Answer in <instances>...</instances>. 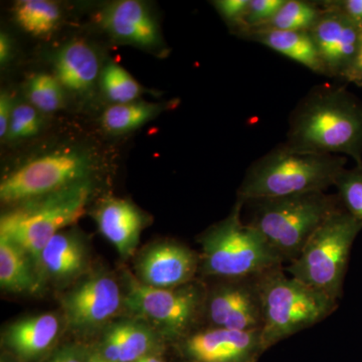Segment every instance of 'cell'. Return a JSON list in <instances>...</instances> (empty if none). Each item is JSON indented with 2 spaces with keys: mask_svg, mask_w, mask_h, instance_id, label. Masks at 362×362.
Instances as JSON below:
<instances>
[{
  "mask_svg": "<svg viewBox=\"0 0 362 362\" xmlns=\"http://www.w3.org/2000/svg\"><path fill=\"white\" fill-rule=\"evenodd\" d=\"M285 144L362 164V102L341 86H316L293 110Z\"/></svg>",
  "mask_w": 362,
  "mask_h": 362,
  "instance_id": "obj_1",
  "label": "cell"
},
{
  "mask_svg": "<svg viewBox=\"0 0 362 362\" xmlns=\"http://www.w3.org/2000/svg\"><path fill=\"white\" fill-rule=\"evenodd\" d=\"M247 225L258 230L284 263L301 254L314 233L333 214L343 209L337 194L304 192L245 202Z\"/></svg>",
  "mask_w": 362,
  "mask_h": 362,
  "instance_id": "obj_2",
  "label": "cell"
},
{
  "mask_svg": "<svg viewBox=\"0 0 362 362\" xmlns=\"http://www.w3.org/2000/svg\"><path fill=\"white\" fill-rule=\"evenodd\" d=\"M347 157L297 151L285 143L259 157L249 169L238 189L243 201L326 192L334 187Z\"/></svg>",
  "mask_w": 362,
  "mask_h": 362,
  "instance_id": "obj_3",
  "label": "cell"
},
{
  "mask_svg": "<svg viewBox=\"0 0 362 362\" xmlns=\"http://www.w3.org/2000/svg\"><path fill=\"white\" fill-rule=\"evenodd\" d=\"M245 202L237 199L232 211L199 238V273L204 277H256L284 265L261 233L243 220Z\"/></svg>",
  "mask_w": 362,
  "mask_h": 362,
  "instance_id": "obj_4",
  "label": "cell"
},
{
  "mask_svg": "<svg viewBox=\"0 0 362 362\" xmlns=\"http://www.w3.org/2000/svg\"><path fill=\"white\" fill-rule=\"evenodd\" d=\"M265 351L286 338L328 318L339 301L286 274L283 266L259 276Z\"/></svg>",
  "mask_w": 362,
  "mask_h": 362,
  "instance_id": "obj_5",
  "label": "cell"
},
{
  "mask_svg": "<svg viewBox=\"0 0 362 362\" xmlns=\"http://www.w3.org/2000/svg\"><path fill=\"white\" fill-rule=\"evenodd\" d=\"M92 192L90 180L14 204L0 218V237L25 250L37 267L45 245L82 218Z\"/></svg>",
  "mask_w": 362,
  "mask_h": 362,
  "instance_id": "obj_6",
  "label": "cell"
},
{
  "mask_svg": "<svg viewBox=\"0 0 362 362\" xmlns=\"http://www.w3.org/2000/svg\"><path fill=\"white\" fill-rule=\"evenodd\" d=\"M361 230V221L343 207L324 221L285 271L291 277L339 301L350 252Z\"/></svg>",
  "mask_w": 362,
  "mask_h": 362,
  "instance_id": "obj_7",
  "label": "cell"
},
{
  "mask_svg": "<svg viewBox=\"0 0 362 362\" xmlns=\"http://www.w3.org/2000/svg\"><path fill=\"white\" fill-rule=\"evenodd\" d=\"M94 168L84 150L65 149L30 159L0 182V199L18 204L90 180Z\"/></svg>",
  "mask_w": 362,
  "mask_h": 362,
  "instance_id": "obj_8",
  "label": "cell"
},
{
  "mask_svg": "<svg viewBox=\"0 0 362 362\" xmlns=\"http://www.w3.org/2000/svg\"><path fill=\"white\" fill-rule=\"evenodd\" d=\"M206 287L194 282L173 289H159L130 277L124 303L132 313L158 326L171 339L180 340L204 319Z\"/></svg>",
  "mask_w": 362,
  "mask_h": 362,
  "instance_id": "obj_9",
  "label": "cell"
},
{
  "mask_svg": "<svg viewBox=\"0 0 362 362\" xmlns=\"http://www.w3.org/2000/svg\"><path fill=\"white\" fill-rule=\"evenodd\" d=\"M261 276V275H259ZM259 276L218 278L206 289L204 319L209 326L252 331L263 327V301Z\"/></svg>",
  "mask_w": 362,
  "mask_h": 362,
  "instance_id": "obj_10",
  "label": "cell"
},
{
  "mask_svg": "<svg viewBox=\"0 0 362 362\" xmlns=\"http://www.w3.org/2000/svg\"><path fill=\"white\" fill-rule=\"evenodd\" d=\"M180 349L189 362H258L265 352L261 330L207 327L183 337Z\"/></svg>",
  "mask_w": 362,
  "mask_h": 362,
  "instance_id": "obj_11",
  "label": "cell"
},
{
  "mask_svg": "<svg viewBox=\"0 0 362 362\" xmlns=\"http://www.w3.org/2000/svg\"><path fill=\"white\" fill-rule=\"evenodd\" d=\"M320 6L322 13L309 33L326 76L343 78L356 59L362 30L330 1L320 2Z\"/></svg>",
  "mask_w": 362,
  "mask_h": 362,
  "instance_id": "obj_12",
  "label": "cell"
},
{
  "mask_svg": "<svg viewBox=\"0 0 362 362\" xmlns=\"http://www.w3.org/2000/svg\"><path fill=\"white\" fill-rule=\"evenodd\" d=\"M122 304L115 279L98 273L82 281L62 300L66 322L73 329H95L112 318Z\"/></svg>",
  "mask_w": 362,
  "mask_h": 362,
  "instance_id": "obj_13",
  "label": "cell"
},
{
  "mask_svg": "<svg viewBox=\"0 0 362 362\" xmlns=\"http://www.w3.org/2000/svg\"><path fill=\"white\" fill-rule=\"evenodd\" d=\"M98 23L112 39L152 52H165L160 28L148 7L137 0H120L104 7Z\"/></svg>",
  "mask_w": 362,
  "mask_h": 362,
  "instance_id": "obj_14",
  "label": "cell"
},
{
  "mask_svg": "<svg viewBox=\"0 0 362 362\" xmlns=\"http://www.w3.org/2000/svg\"><path fill=\"white\" fill-rule=\"evenodd\" d=\"M199 255L176 242H162L146 250L138 259V277L143 284L173 289L194 282L199 273Z\"/></svg>",
  "mask_w": 362,
  "mask_h": 362,
  "instance_id": "obj_15",
  "label": "cell"
},
{
  "mask_svg": "<svg viewBox=\"0 0 362 362\" xmlns=\"http://www.w3.org/2000/svg\"><path fill=\"white\" fill-rule=\"evenodd\" d=\"M95 220L100 233L123 258L134 252L146 223V218L135 204L121 199H108L102 202L95 213Z\"/></svg>",
  "mask_w": 362,
  "mask_h": 362,
  "instance_id": "obj_16",
  "label": "cell"
},
{
  "mask_svg": "<svg viewBox=\"0 0 362 362\" xmlns=\"http://www.w3.org/2000/svg\"><path fill=\"white\" fill-rule=\"evenodd\" d=\"M54 70L64 89L78 95L90 92L102 73L96 51L81 39L71 40L59 49Z\"/></svg>",
  "mask_w": 362,
  "mask_h": 362,
  "instance_id": "obj_17",
  "label": "cell"
},
{
  "mask_svg": "<svg viewBox=\"0 0 362 362\" xmlns=\"http://www.w3.org/2000/svg\"><path fill=\"white\" fill-rule=\"evenodd\" d=\"M88 263L89 254L84 240L77 233L61 232L45 245L37 269L42 277L64 283L82 275Z\"/></svg>",
  "mask_w": 362,
  "mask_h": 362,
  "instance_id": "obj_18",
  "label": "cell"
},
{
  "mask_svg": "<svg viewBox=\"0 0 362 362\" xmlns=\"http://www.w3.org/2000/svg\"><path fill=\"white\" fill-rule=\"evenodd\" d=\"M61 324L54 314H40L11 324L4 334L6 346L23 361L42 356L59 337Z\"/></svg>",
  "mask_w": 362,
  "mask_h": 362,
  "instance_id": "obj_19",
  "label": "cell"
},
{
  "mask_svg": "<svg viewBox=\"0 0 362 362\" xmlns=\"http://www.w3.org/2000/svg\"><path fill=\"white\" fill-rule=\"evenodd\" d=\"M156 343V334L148 326L121 321L107 329L98 354L110 362H135L148 356Z\"/></svg>",
  "mask_w": 362,
  "mask_h": 362,
  "instance_id": "obj_20",
  "label": "cell"
},
{
  "mask_svg": "<svg viewBox=\"0 0 362 362\" xmlns=\"http://www.w3.org/2000/svg\"><path fill=\"white\" fill-rule=\"evenodd\" d=\"M238 37L265 45L314 73L326 76L325 69L309 32L254 28L240 33Z\"/></svg>",
  "mask_w": 362,
  "mask_h": 362,
  "instance_id": "obj_21",
  "label": "cell"
},
{
  "mask_svg": "<svg viewBox=\"0 0 362 362\" xmlns=\"http://www.w3.org/2000/svg\"><path fill=\"white\" fill-rule=\"evenodd\" d=\"M40 276L32 257L6 238L0 237V286L13 293H33L40 287Z\"/></svg>",
  "mask_w": 362,
  "mask_h": 362,
  "instance_id": "obj_22",
  "label": "cell"
},
{
  "mask_svg": "<svg viewBox=\"0 0 362 362\" xmlns=\"http://www.w3.org/2000/svg\"><path fill=\"white\" fill-rule=\"evenodd\" d=\"M165 108L166 105L144 101L112 105L102 114L101 125L108 133L124 134L156 118Z\"/></svg>",
  "mask_w": 362,
  "mask_h": 362,
  "instance_id": "obj_23",
  "label": "cell"
},
{
  "mask_svg": "<svg viewBox=\"0 0 362 362\" xmlns=\"http://www.w3.org/2000/svg\"><path fill=\"white\" fill-rule=\"evenodd\" d=\"M13 16L26 33L47 37L58 28L62 11L56 4L47 0H21L14 4Z\"/></svg>",
  "mask_w": 362,
  "mask_h": 362,
  "instance_id": "obj_24",
  "label": "cell"
},
{
  "mask_svg": "<svg viewBox=\"0 0 362 362\" xmlns=\"http://www.w3.org/2000/svg\"><path fill=\"white\" fill-rule=\"evenodd\" d=\"M322 13L320 4L303 0H286L284 6L267 25L258 28L310 32Z\"/></svg>",
  "mask_w": 362,
  "mask_h": 362,
  "instance_id": "obj_25",
  "label": "cell"
},
{
  "mask_svg": "<svg viewBox=\"0 0 362 362\" xmlns=\"http://www.w3.org/2000/svg\"><path fill=\"white\" fill-rule=\"evenodd\" d=\"M105 96L113 105L135 102L143 94L141 85L118 64H107L100 77Z\"/></svg>",
  "mask_w": 362,
  "mask_h": 362,
  "instance_id": "obj_26",
  "label": "cell"
},
{
  "mask_svg": "<svg viewBox=\"0 0 362 362\" xmlns=\"http://www.w3.org/2000/svg\"><path fill=\"white\" fill-rule=\"evenodd\" d=\"M28 101L40 113H52L65 104L64 87L57 77L40 73L33 76L28 84Z\"/></svg>",
  "mask_w": 362,
  "mask_h": 362,
  "instance_id": "obj_27",
  "label": "cell"
},
{
  "mask_svg": "<svg viewBox=\"0 0 362 362\" xmlns=\"http://www.w3.org/2000/svg\"><path fill=\"white\" fill-rule=\"evenodd\" d=\"M334 187L345 211L362 223V164L343 169Z\"/></svg>",
  "mask_w": 362,
  "mask_h": 362,
  "instance_id": "obj_28",
  "label": "cell"
},
{
  "mask_svg": "<svg viewBox=\"0 0 362 362\" xmlns=\"http://www.w3.org/2000/svg\"><path fill=\"white\" fill-rule=\"evenodd\" d=\"M42 120L40 112L30 104L14 105L6 139L9 141L26 139L39 134Z\"/></svg>",
  "mask_w": 362,
  "mask_h": 362,
  "instance_id": "obj_29",
  "label": "cell"
},
{
  "mask_svg": "<svg viewBox=\"0 0 362 362\" xmlns=\"http://www.w3.org/2000/svg\"><path fill=\"white\" fill-rule=\"evenodd\" d=\"M285 2L286 0H250L244 30L239 35L267 25L284 6Z\"/></svg>",
  "mask_w": 362,
  "mask_h": 362,
  "instance_id": "obj_30",
  "label": "cell"
},
{
  "mask_svg": "<svg viewBox=\"0 0 362 362\" xmlns=\"http://www.w3.org/2000/svg\"><path fill=\"white\" fill-rule=\"evenodd\" d=\"M213 4L228 28L239 35L244 30L250 0H216Z\"/></svg>",
  "mask_w": 362,
  "mask_h": 362,
  "instance_id": "obj_31",
  "label": "cell"
},
{
  "mask_svg": "<svg viewBox=\"0 0 362 362\" xmlns=\"http://www.w3.org/2000/svg\"><path fill=\"white\" fill-rule=\"evenodd\" d=\"M14 108L13 97L7 92L0 94V138L6 139Z\"/></svg>",
  "mask_w": 362,
  "mask_h": 362,
  "instance_id": "obj_32",
  "label": "cell"
},
{
  "mask_svg": "<svg viewBox=\"0 0 362 362\" xmlns=\"http://www.w3.org/2000/svg\"><path fill=\"white\" fill-rule=\"evenodd\" d=\"M330 2L333 6L346 14L362 30V0H339Z\"/></svg>",
  "mask_w": 362,
  "mask_h": 362,
  "instance_id": "obj_33",
  "label": "cell"
},
{
  "mask_svg": "<svg viewBox=\"0 0 362 362\" xmlns=\"http://www.w3.org/2000/svg\"><path fill=\"white\" fill-rule=\"evenodd\" d=\"M343 80L347 81L349 83H354L357 87L362 88V37L356 59H354L349 70L345 74Z\"/></svg>",
  "mask_w": 362,
  "mask_h": 362,
  "instance_id": "obj_34",
  "label": "cell"
},
{
  "mask_svg": "<svg viewBox=\"0 0 362 362\" xmlns=\"http://www.w3.org/2000/svg\"><path fill=\"white\" fill-rule=\"evenodd\" d=\"M45 362H85V359L77 349L66 347L57 351L49 361Z\"/></svg>",
  "mask_w": 362,
  "mask_h": 362,
  "instance_id": "obj_35",
  "label": "cell"
},
{
  "mask_svg": "<svg viewBox=\"0 0 362 362\" xmlns=\"http://www.w3.org/2000/svg\"><path fill=\"white\" fill-rule=\"evenodd\" d=\"M13 56V42L6 33L0 35V64L6 66Z\"/></svg>",
  "mask_w": 362,
  "mask_h": 362,
  "instance_id": "obj_36",
  "label": "cell"
},
{
  "mask_svg": "<svg viewBox=\"0 0 362 362\" xmlns=\"http://www.w3.org/2000/svg\"><path fill=\"white\" fill-rule=\"evenodd\" d=\"M85 362H110L104 359L103 357L99 356L98 354H92L85 359Z\"/></svg>",
  "mask_w": 362,
  "mask_h": 362,
  "instance_id": "obj_37",
  "label": "cell"
},
{
  "mask_svg": "<svg viewBox=\"0 0 362 362\" xmlns=\"http://www.w3.org/2000/svg\"><path fill=\"white\" fill-rule=\"evenodd\" d=\"M135 362H165L164 361H162L161 358H159V357L153 356H148L142 357V358L138 359L137 361Z\"/></svg>",
  "mask_w": 362,
  "mask_h": 362,
  "instance_id": "obj_38",
  "label": "cell"
},
{
  "mask_svg": "<svg viewBox=\"0 0 362 362\" xmlns=\"http://www.w3.org/2000/svg\"><path fill=\"white\" fill-rule=\"evenodd\" d=\"M0 362H8V361H7V359L6 358V357H2L1 358V361Z\"/></svg>",
  "mask_w": 362,
  "mask_h": 362,
  "instance_id": "obj_39",
  "label": "cell"
}]
</instances>
